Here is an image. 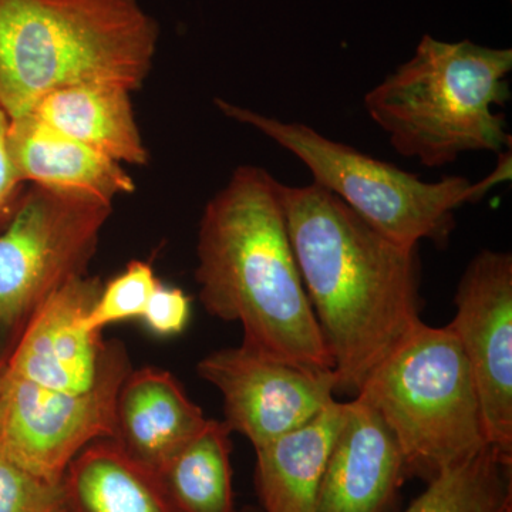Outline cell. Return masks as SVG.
<instances>
[{"label":"cell","mask_w":512,"mask_h":512,"mask_svg":"<svg viewBox=\"0 0 512 512\" xmlns=\"http://www.w3.org/2000/svg\"><path fill=\"white\" fill-rule=\"evenodd\" d=\"M281 195L338 392L356 396L375 367L421 323L417 247L380 234L316 183L282 184Z\"/></svg>","instance_id":"6da1fadb"},{"label":"cell","mask_w":512,"mask_h":512,"mask_svg":"<svg viewBox=\"0 0 512 512\" xmlns=\"http://www.w3.org/2000/svg\"><path fill=\"white\" fill-rule=\"evenodd\" d=\"M282 183L241 165L205 205L195 279L205 311L244 330L242 345L291 365L333 370L289 239Z\"/></svg>","instance_id":"7a4b0ae2"},{"label":"cell","mask_w":512,"mask_h":512,"mask_svg":"<svg viewBox=\"0 0 512 512\" xmlns=\"http://www.w3.org/2000/svg\"><path fill=\"white\" fill-rule=\"evenodd\" d=\"M158 40L160 26L138 0H0V107L15 120L64 87L136 92Z\"/></svg>","instance_id":"3957f363"},{"label":"cell","mask_w":512,"mask_h":512,"mask_svg":"<svg viewBox=\"0 0 512 512\" xmlns=\"http://www.w3.org/2000/svg\"><path fill=\"white\" fill-rule=\"evenodd\" d=\"M512 50L424 35L409 62L365 97L370 119L397 153L441 167L470 151L511 148L507 119Z\"/></svg>","instance_id":"277c9868"},{"label":"cell","mask_w":512,"mask_h":512,"mask_svg":"<svg viewBox=\"0 0 512 512\" xmlns=\"http://www.w3.org/2000/svg\"><path fill=\"white\" fill-rule=\"evenodd\" d=\"M356 396L392 431L406 470L433 478L490 447L476 384L450 326L421 322L375 367Z\"/></svg>","instance_id":"5b68a950"},{"label":"cell","mask_w":512,"mask_h":512,"mask_svg":"<svg viewBox=\"0 0 512 512\" xmlns=\"http://www.w3.org/2000/svg\"><path fill=\"white\" fill-rule=\"evenodd\" d=\"M214 104L228 119L255 128L299 158L313 183L335 194L380 234L409 247H419L423 239L446 241L456 225L454 211L494 185L490 177L478 184L464 177L427 183L306 124L286 123L224 99Z\"/></svg>","instance_id":"8992f818"},{"label":"cell","mask_w":512,"mask_h":512,"mask_svg":"<svg viewBox=\"0 0 512 512\" xmlns=\"http://www.w3.org/2000/svg\"><path fill=\"white\" fill-rule=\"evenodd\" d=\"M113 207L30 187L0 232V329L25 325L50 293L86 275Z\"/></svg>","instance_id":"52a82bcc"},{"label":"cell","mask_w":512,"mask_h":512,"mask_svg":"<svg viewBox=\"0 0 512 512\" xmlns=\"http://www.w3.org/2000/svg\"><path fill=\"white\" fill-rule=\"evenodd\" d=\"M130 372L119 342L103 379L87 393L49 389L5 370L0 380V458L59 483L84 448L113 439L117 397Z\"/></svg>","instance_id":"ba28073f"},{"label":"cell","mask_w":512,"mask_h":512,"mask_svg":"<svg viewBox=\"0 0 512 512\" xmlns=\"http://www.w3.org/2000/svg\"><path fill=\"white\" fill-rule=\"evenodd\" d=\"M457 336L476 384L487 444L512 466V256L483 249L461 276Z\"/></svg>","instance_id":"9c48e42d"},{"label":"cell","mask_w":512,"mask_h":512,"mask_svg":"<svg viewBox=\"0 0 512 512\" xmlns=\"http://www.w3.org/2000/svg\"><path fill=\"white\" fill-rule=\"evenodd\" d=\"M198 376L224 399V423L254 448L265 446L318 416L335 402L333 370L291 365L241 345L200 360Z\"/></svg>","instance_id":"30bf717a"},{"label":"cell","mask_w":512,"mask_h":512,"mask_svg":"<svg viewBox=\"0 0 512 512\" xmlns=\"http://www.w3.org/2000/svg\"><path fill=\"white\" fill-rule=\"evenodd\" d=\"M99 278L72 279L40 303L23 325L5 370L39 386L82 394L103 379L114 343L89 332L83 320L101 291Z\"/></svg>","instance_id":"8fae6325"},{"label":"cell","mask_w":512,"mask_h":512,"mask_svg":"<svg viewBox=\"0 0 512 512\" xmlns=\"http://www.w3.org/2000/svg\"><path fill=\"white\" fill-rule=\"evenodd\" d=\"M404 471L402 450L392 431L366 400L355 396L346 403L315 512H382Z\"/></svg>","instance_id":"7c38bea8"},{"label":"cell","mask_w":512,"mask_h":512,"mask_svg":"<svg viewBox=\"0 0 512 512\" xmlns=\"http://www.w3.org/2000/svg\"><path fill=\"white\" fill-rule=\"evenodd\" d=\"M9 150L23 183L63 197L113 207L117 197L136 191L123 164L32 114L10 120Z\"/></svg>","instance_id":"4fadbf2b"},{"label":"cell","mask_w":512,"mask_h":512,"mask_svg":"<svg viewBox=\"0 0 512 512\" xmlns=\"http://www.w3.org/2000/svg\"><path fill=\"white\" fill-rule=\"evenodd\" d=\"M207 420L170 372L144 367L131 370L121 384L113 440L157 473Z\"/></svg>","instance_id":"5bb4252c"},{"label":"cell","mask_w":512,"mask_h":512,"mask_svg":"<svg viewBox=\"0 0 512 512\" xmlns=\"http://www.w3.org/2000/svg\"><path fill=\"white\" fill-rule=\"evenodd\" d=\"M346 402L255 448L256 485L265 512H315L320 483L343 420Z\"/></svg>","instance_id":"9a60e30c"},{"label":"cell","mask_w":512,"mask_h":512,"mask_svg":"<svg viewBox=\"0 0 512 512\" xmlns=\"http://www.w3.org/2000/svg\"><path fill=\"white\" fill-rule=\"evenodd\" d=\"M35 119L123 165L143 167L150 154L138 128L131 92L111 84H79L47 94Z\"/></svg>","instance_id":"2e32d148"},{"label":"cell","mask_w":512,"mask_h":512,"mask_svg":"<svg viewBox=\"0 0 512 512\" xmlns=\"http://www.w3.org/2000/svg\"><path fill=\"white\" fill-rule=\"evenodd\" d=\"M62 483L70 512H177L157 474L113 439L77 454Z\"/></svg>","instance_id":"e0dca14e"},{"label":"cell","mask_w":512,"mask_h":512,"mask_svg":"<svg viewBox=\"0 0 512 512\" xmlns=\"http://www.w3.org/2000/svg\"><path fill=\"white\" fill-rule=\"evenodd\" d=\"M229 434L224 421L207 420L157 471L175 511L234 512Z\"/></svg>","instance_id":"ac0fdd59"},{"label":"cell","mask_w":512,"mask_h":512,"mask_svg":"<svg viewBox=\"0 0 512 512\" xmlns=\"http://www.w3.org/2000/svg\"><path fill=\"white\" fill-rule=\"evenodd\" d=\"M511 487V466L487 447L430 478L404 512H495Z\"/></svg>","instance_id":"d6986e66"},{"label":"cell","mask_w":512,"mask_h":512,"mask_svg":"<svg viewBox=\"0 0 512 512\" xmlns=\"http://www.w3.org/2000/svg\"><path fill=\"white\" fill-rule=\"evenodd\" d=\"M158 282L150 262L131 261L123 272L101 286L96 302L83 320L84 328L101 333L114 323L141 319Z\"/></svg>","instance_id":"ffe728a7"},{"label":"cell","mask_w":512,"mask_h":512,"mask_svg":"<svg viewBox=\"0 0 512 512\" xmlns=\"http://www.w3.org/2000/svg\"><path fill=\"white\" fill-rule=\"evenodd\" d=\"M0 512H70L62 481L33 476L0 458Z\"/></svg>","instance_id":"44dd1931"},{"label":"cell","mask_w":512,"mask_h":512,"mask_svg":"<svg viewBox=\"0 0 512 512\" xmlns=\"http://www.w3.org/2000/svg\"><path fill=\"white\" fill-rule=\"evenodd\" d=\"M191 318V299L180 288L158 282L141 320L160 338L180 335Z\"/></svg>","instance_id":"7402d4cb"},{"label":"cell","mask_w":512,"mask_h":512,"mask_svg":"<svg viewBox=\"0 0 512 512\" xmlns=\"http://www.w3.org/2000/svg\"><path fill=\"white\" fill-rule=\"evenodd\" d=\"M8 114L0 107V217L12 214L16 204L22 197L23 183L20 180L9 150Z\"/></svg>","instance_id":"603a6c76"},{"label":"cell","mask_w":512,"mask_h":512,"mask_svg":"<svg viewBox=\"0 0 512 512\" xmlns=\"http://www.w3.org/2000/svg\"><path fill=\"white\" fill-rule=\"evenodd\" d=\"M495 512H512V487L507 491V494H505L503 501L498 505Z\"/></svg>","instance_id":"cb8c5ba5"},{"label":"cell","mask_w":512,"mask_h":512,"mask_svg":"<svg viewBox=\"0 0 512 512\" xmlns=\"http://www.w3.org/2000/svg\"><path fill=\"white\" fill-rule=\"evenodd\" d=\"M5 363L6 360L0 359V380H2L3 373H5Z\"/></svg>","instance_id":"d4e9b609"}]
</instances>
